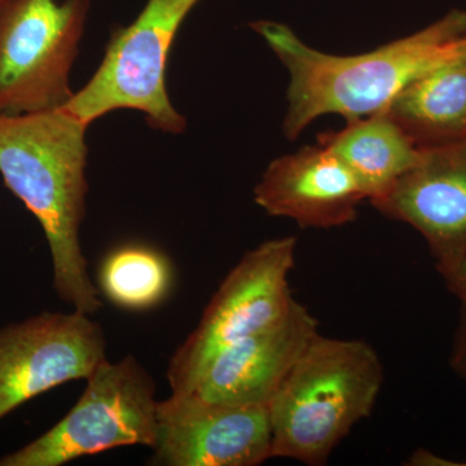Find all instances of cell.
Here are the masks:
<instances>
[{
  "mask_svg": "<svg viewBox=\"0 0 466 466\" xmlns=\"http://www.w3.org/2000/svg\"><path fill=\"white\" fill-rule=\"evenodd\" d=\"M386 112L420 148L466 139V36L412 79Z\"/></svg>",
  "mask_w": 466,
  "mask_h": 466,
  "instance_id": "cell-13",
  "label": "cell"
},
{
  "mask_svg": "<svg viewBox=\"0 0 466 466\" xmlns=\"http://www.w3.org/2000/svg\"><path fill=\"white\" fill-rule=\"evenodd\" d=\"M406 465L410 466H466V461H452L435 455L431 451L416 450L412 455L408 458Z\"/></svg>",
  "mask_w": 466,
  "mask_h": 466,
  "instance_id": "cell-17",
  "label": "cell"
},
{
  "mask_svg": "<svg viewBox=\"0 0 466 466\" xmlns=\"http://www.w3.org/2000/svg\"><path fill=\"white\" fill-rule=\"evenodd\" d=\"M150 464L258 466L271 460L266 406H235L174 395L157 403V438Z\"/></svg>",
  "mask_w": 466,
  "mask_h": 466,
  "instance_id": "cell-9",
  "label": "cell"
},
{
  "mask_svg": "<svg viewBox=\"0 0 466 466\" xmlns=\"http://www.w3.org/2000/svg\"><path fill=\"white\" fill-rule=\"evenodd\" d=\"M459 300V320L451 349L450 366L466 382V293L460 296Z\"/></svg>",
  "mask_w": 466,
  "mask_h": 466,
  "instance_id": "cell-16",
  "label": "cell"
},
{
  "mask_svg": "<svg viewBox=\"0 0 466 466\" xmlns=\"http://www.w3.org/2000/svg\"><path fill=\"white\" fill-rule=\"evenodd\" d=\"M296 238L262 242L248 251L223 279L193 332L168 361L171 394L183 395L218 352L278 323L294 299L289 275L296 260Z\"/></svg>",
  "mask_w": 466,
  "mask_h": 466,
  "instance_id": "cell-7",
  "label": "cell"
},
{
  "mask_svg": "<svg viewBox=\"0 0 466 466\" xmlns=\"http://www.w3.org/2000/svg\"><path fill=\"white\" fill-rule=\"evenodd\" d=\"M200 2L147 0L130 25L112 33L96 72L64 106L87 125L115 110H137L150 127L182 134L186 118L168 97V56L184 21Z\"/></svg>",
  "mask_w": 466,
  "mask_h": 466,
  "instance_id": "cell-4",
  "label": "cell"
},
{
  "mask_svg": "<svg viewBox=\"0 0 466 466\" xmlns=\"http://www.w3.org/2000/svg\"><path fill=\"white\" fill-rule=\"evenodd\" d=\"M318 142L341 159L370 201L385 195L421 156V148L386 109L348 119L345 128L319 135Z\"/></svg>",
  "mask_w": 466,
  "mask_h": 466,
  "instance_id": "cell-14",
  "label": "cell"
},
{
  "mask_svg": "<svg viewBox=\"0 0 466 466\" xmlns=\"http://www.w3.org/2000/svg\"><path fill=\"white\" fill-rule=\"evenodd\" d=\"M91 0H8L0 8V115L61 108L72 99Z\"/></svg>",
  "mask_w": 466,
  "mask_h": 466,
  "instance_id": "cell-6",
  "label": "cell"
},
{
  "mask_svg": "<svg viewBox=\"0 0 466 466\" xmlns=\"http://www.w3.org/2000/svg\"><path fill=\"white\" fill-rule=\"evenodd\" d=\"M289 72L285 137L296 140L325 115L346 119L388 108L412 79L441 60L466 36V12L453 9L437 23L366 54L337 56L309 47L284 24L250 25Z\"/></svg>",
  "mask_w": 466,
  "mask_h": 466,
  "instance_id": "cell-2",
  "label": "cell"
},
{
  "mask_svg": "<svg viewBox=\"0 0 466 466\" xmlns=\"http://www.w3.org/2000/svg\"><path fill=\"white\" fill-rule=\"evenodd\" d=\"M370 204L415 228L437 271L449 274L466 259V139L421 148L415 167Z\"/></svg>",
  "mask_w": 466,
  "mask_h": 466,
  "instance_id": "cell-10",
  "label": "cell"
},
{
  "mask_svg": "<svg viewBox=\"0 0 466 466\" xmlns=\"http://www.w3.org/2000/svg\"><path fill=\"white\" fill-rule=\"evenodd\" d=\"M87 124L66 108L0 115V177L41 225L58 299L94 317L103 308L82 250Z\"/></svg>",
  "mask_w": 466,
  "mask_h": 466,
  "instance_id": "cell-1",
  "label": "cell"
},
{
  "mask_svg": "<svg viewBox=\"0 0 466 466\" xmlns=\"http://www.w3.org/2000/svg\"><path fill=\"white\" fill-rule=\"evenodd\" d=\"M383 380L381 359L370 343L318 333L267 404L271 459L327 464L373 412Z\"/></svg>",
  "mask_w": 466,
  "mask_h": 466,
  "instance_id": "cell-3",
  "label": "cell"
},
{
  "mask_svg": "<svg viewBox=\"0 0 466 466\" xmlns=\"http://www.w3.org/2000/svg\"><path fill=\"white\" fill-rule=\"evenodd\" d=\"M76 406L50 431L0 459V466H61L126 446L153 449L156 382L137 358L103 360L86 379Z\"/></svg>",
  "mask_w": 466,
  "mask_h": 466,
  "instance_id": "cell-5",
  "label": "cell"
},
{
  "mask_svg": "<svg viewBox=\"0 0 466 466\" xmlns=\"http://www.w3.org/2000/svg\"><path fill=\"white\" fill-rule=\"evenodd\" d=\"M318 333L317 318L296 299L278 323L218 352L188 394L213 403L267 407Z\"/></svg>",
  "mask_w": 466,
  "mask_h": 466,
  "instance_id": "cell-11",
  "label": "cell"
},
{
  "mask_svg": "<svg viewBox=\"0 0 466 466\" xmlns=\"http://www.w3.org/2000/svg\"><path fill=\"white\" fill-rule=\"evenodd\" d=\"M443 279L444 285L447 289L459 299L460 296L466 293V259L462 260L461 263L455 269L449 272V274L441 276Z\"/></svg>",
  "mask_w": 466,
  "mask_h": 466,
  "instance_id": "cell-18",
  "label": "cell"
},
{
  "mask_svg": "<svg viewBox=\"0 0 466 466\" xmlns=\"http://www.w3.org/2000/svg\"><path fill=\"white\" fill-rule=\"evenodd\" d=\"M106 351L103 327L76 309L0 328V420L43 392L87 379Z\"/></svg>",
  "mask_w": 466,
  "mask_h": 466,
  "instance_id": "cell-8",
  "label": "cell"
},
{
  "mask_svg": "<svg viewBox=\"0 0 466 466\" xmlns=\"http://www.w3.org/2000/svg\"><path fill=\"white\" fill-rule=\"evenodd\" d=\"M7 2H8V0H0V8H2L3 5H5V3H7Z\"/></svg>",
  "mask_w": 466,
  "mask_h": 466,
  "instance_id": "cell-19",
  "label": "cell"
},
{
  "mask_svg": "<svg viewBox=\"0 0 466 466\" xmlns=\"http://www.w3.org/2000/svg\"><path fill=\"white\" fill-rule=\"evenodd\" d=\"M254 200L268 216L328 229L354 222L368 198L341 159L319 144L274 159L254 188Z\"/></svg>",
  "mask_w": 466,
  "mask_h": 466,
  "instance_id": "cell-12",
  "label": "cell"
},
{
  "mask_svg": "<svg viewBox=\"0 0 466 466\" xmlns=\"http://www.w3.org/2000/svg\"><path fill=\"white\" fill-rule=\"evenodd\" d=\"M99 281L106 299L119 308H153L167 297L170 288V263L152 248L126 245L101 263Z\"/></svg>",
  "mask_w": 466,
  "mask_h": 466,
  "instance_id": "cell-15",
  "label": "cell"
}]
</instances>
